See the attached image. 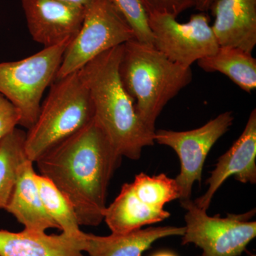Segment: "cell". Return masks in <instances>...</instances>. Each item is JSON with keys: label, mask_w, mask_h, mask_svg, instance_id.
<instances>
[{"label": "cell", "mask_w": 256, "mask_h": 256, "mask_svg": "<svg viewBox=\"0 0 256 256\" xmlns=\"http://www.w3.org/2000/svg\"><path fill=\"white\" fill-rule=\"evenodd\" d=\"M122 159L94 118L36 163L40 174L72 204L80 226H97L104 220L108 188Z\"/></svg>", "instance_id": "cell-1"}, {"label": "cell", "mask_w": 256, "mask_h": 256, "mask_svg": "<svg viewBox=\"0 0 256 256\" xmlns=\"http://www.w3.org/2000/svg\"><path fill=\"white\" fill-rule=\"evenodd\" d=\"M122 45L98 56L80 72L90 92L96 122L120 156L138 160L143 148L156 142V131L146 127L139 117L134 100L121 82L119 64Z\"/></svg>", "instance_id": "cell-2"}, {"label": "cell", "mask_w": 256, "mask_h": 256, "mask_svg": "<svg viewBox=\"0 0 256 256\" xmlns=\"http://www.w3.org/2000/svg\"><path fill=\"white\" fill-rule=\"evenodd\" d=\"M119 75L138 116L153 132L165 106L192 80L191 67L174 63L154 46L136 40L122 45Z\"/></svg>", "instance_id": "cell-3"}, {"label": "cell", "mask_w": 256, "mask_h": 256, "mask_svg": "<svg viewBox=\"0 0 256 256\" xmlns=\"http://www.w3.org/2000/svg\"><path fill=\"white\" fill-rule=\"evenodd\" d=\"M94 118V104L80 70L55 79L42 102L36 122L26 132L25 151L28 159L36 162Z\"/></svg>", "instance_id": "cell-4"}, {"label": "cell", "mask_w": 256, "mask_h": 256, "mask_svg": "<svg viewBox=\"0 0 256 256\" xmlns=\"http://www.w3.org/2000/svg\"><path fill=\"white\" fill-rule=\"evenodd\" d=\"M72 40L44 48L23 60L0 62V94L21 112L20 126L28 130L36 122L44 94L54 82Z\"/></svg>", "instance_id": "cell-5"}, {"label": "cell", "mask_w": 256, "mask_h": 256, "mask_svg": "<svg viewBox=\"0 0 256 256\" xmlns=\"http://www.w3.org/2000/svg\"><path fill=\"white\" fill-rule=\"evenodd\" d=\"M180 198L178 184L165 174L136 175L106 207L104 220L112 234H124L159 223L170 216L164 206Z\"/></svg>", "instance_id": "cell-6"}, {"label": "cell", "mask_w": 256, "mask_h": 256, "mask_svg": "<svg viewBox=\"0 0 256 256\" xmlns=\"http://www.w3.org/2000/svg\"><path fill=\"white\" fill-rule=\"evenodd\" d=\"M132 40V30L110 0H90L82 28L67 47L56 79L80 70L106 50Z\"/></svg>", "instance_id": "cell-7"}, {"label": "cell", "mask_w": 256, "mask_h": 256, "mask_svg": "<svg viewBox=\"0 0 256 256\" xmlns=\"http://www.w3.org/2000/svg\"><path fill=\"white\" fill-rule=\"evenodd\" d=\"M180 203L186 210L182 244H194L203 252L201 256H240L256 238V222L250 220L255 208L220 218L210 216L192 200Z\"/></svg>", "instance_id": "cell-8"}, {"label": "cell", "mask_w": 256, "mask_h": 256, "mask_svg": "<svg viewBox=\"0 0 256 256\" xmlns=\"http://www.w3.org/2000/svg\"><path fill=\"white\" fill-rule=\"evenodd\" d=\"M148 14L154 48L174 63L191 67L201 58L214 54L220 48L205 12L192 15L184 24L178 22L172 15Z\"/></svg>", "instance_id": "cell-9"}, {"label": "cell", "mask_w": 256, "mask_h": 256, "mask_svg": "<svg viewBox=\"0 0 256 256\" xmlns=\"http://www.w3.org/2000/svg\"><path fill=\"white\" fill-rule=\"evenodd\" d=\"M234 120L232 112L227 111L192 130H158L154 132V142L171 148L180 159V174L174 180L180 202L191 200L194 184L196 181L201 183L206 156L215 143L228 130Z\"/></svg>", "instance_id": "cell-10"}, {"label": "cell", "mask_w": 256, "mask_h": 256, "mask_svg": "<svg viewBox=\"0 0 256 256\" xmlns=\"http://www.w3.org/2000/svg\"><path fill=\"white\" fill-rule=\"evenodd\" d=\"M30 36L44 48L74 40L82 28L85 6L62 0H22Z\"/></svg>", "instance_id": "cell-11"}, {"label": "cell", "mask_w": 256, "mask_h": 256, "mask_svg": "<svg viewBox=\"0 0 256 256\" xmlns=\"http://www.w3.org/2000/svg\"><path fill=\"white\" fill-rule=\"evenodd\" d=\"M256 110L250 114L238 139L220 156L215 169L206 180L208 188L196 198L195 204L208 210L216 192L230 176L242 184L256 183Z\"/></svg>", "instance_id": "cell-12"}, {"label": "cell", "mask_w": 256, "mask_h": 256, "mask_svg": "<svg viewBox=\"0 0 256 256\" xmlns=\"http://www.w3.org/2000/svg\"><path fill=\"white\" fill-rule=\"evenodd\" d=\"M212 26L220 46L252 54L256 45V0H216L210 6Z\"/></svg>", "instance_id": "cell-13"}, {"label": "cell", "mask_w": 256, "mask_h": 256, "mask_svg": "<svg viewBox=\"0 0 256 256\" xmlns=\"http://www.w3.org/2000/svg\"><path fill=\"white\" fill-rule=\"evenodd\" d=\"M84 235L0 230V256H84Z\"/></svg>", "instance_id": "cell-14"}, {"label": "cell", "mask_w": 256, "mask_h": 256, "mask_svg": "<svg viewBox=\"0 0 256 256\" xmlns=\"http://www.w3.org/2000/svg\"><path fill=\"white\" fill-rule=\"evenodd\" d=\"M34 162L26 160L20 168L6 212L22 224L25 230L46 232L58 226L46 213L37 184Z\"/></svg>", "instance_id": "cell-15"}, {"label": "cell", "mask_w": 256, "mask_h": 256, "mask_svg": "<svg viewBox=\"0 0 256 256\" xmlns=\"http://www.w3.org/2000/svg\"><path fill=\"white\" fill-rule=\"evenodd\" d=\"M184 232V227L160 226L138 229L127 234H111L108 236L85 233L84 252L88 256H142L143 252L159 239L182 236Z\"/></svg>", "instance_id": "cell-16"}, {"label": "cell", "mask_w": 256, "mask_h": 256, "mask_svg": "<svg viewBox=\"0 0 256 256\" xmlns=\"http://www.w3.org/2000/svg\"><path fill=\"white\" fill-rule=\"evenodd\" d=\"M206 72H220L247 92L256 88V60L252 54L236 47L220 46L214 54L197 62Z\"/></svg>", "instance_id": "cell-17"}, {"label": "cell", "mask_w": 256, "mask_h": 256, "mask_svg": "<svg viewBox=\"0 0 256 256\" xmlns=\"http://www.w3.org/2000/svg\"><path fill=\"white\" fill-rule=\"evenodd\" d=\"M26 132L15 128L0 140V210H6L22 165L28 160Z\"/></svg>", "instance_id": "cell-18"}, {"label": "cell", "mask_w": 256, "mask_h": 256, "mask_svg": "<svg viewBox=\"0 0 256 256\" xmlns=\"http://www.w3.org/2000/svg\"><path fill=\"white\" fill-rule=\"evenodd\" d=\"M36 180L45 210L60 230L70 236H82L84 232L80 229L75 210L66 196L45 176L36 174Z\"/></svg>", "instance_id": "cell-19"}, {"label": "cell", "mask_w": 256, "mask_h": 256, "mask_svg": "<svg viewBox=\"0 0 256 256\" xmlns=\"http://www.w3.org/2000/svg\"><path fill=\"white\" fill-rule=\"evenodd\" d=\"M134 33V40L154 46L148 14L140 0H110Z\"/></svg>", "instance_id": "cell-20"}, {"label": "cell", "mask_w": 256, "mask_h": 256, "mask_svg": "<svg viewBox=\"0 0 256 256\" xmlns=\"http://www.w3.org/2000/svg\"><path fill=\"white\" fill-rule=\"evenodd\" d=\"M149 13H162L175 18L190 8H194L196 0H140Z\"/></svg>", "instance_id": "cell-21"}, {"label": "cell", "mask_w": 256, "mask_h": 256, "mask_svg": "<svg viewBox=\"0 0 256 256\" xmlns=\"http://www.w3.org/2000/svg\"><path fill=\"white\" fill-rule=\"evenodd\" d=\"M20 111L0 94V140L20 126Z\"/></svg>", "instance_id": "cell-22"}, {"label": "cell", "mask_w": 256, "mask_h": 256, "mask_svg": "<svg viewBox=\"0 0 256 256\" xmlns=\"http://www.w3.org/2000/svg\"><path fill=\"white\" fill-rule=\"evenodd\" d=\"M216 0H196L195 9L198 10L201 12L210 10V6L214 4Z\"/></svg>", "instance_id": "cell-23"}, {"label": "cell", "mask_w": 256, "mask_h": 256, "mask_svg": "<svg viewBox=\"0 0 256 256\" xmlns=\"http://www.w3.org/2000/svg\"><path fill=\"white\" fill-rule=\"evenodd\" d=\"M62 1L74 3V4L86 6L90 0H62Z\"/></svg>", "instance_id": "cell-24"}, {"label": "cell", "mask_w": 256, "mask_h": 256, "mask_svg": "<svg viewBox=\"0 0 256 256\" xmlns=\"http://www.w3.org/2000/svg\"><path fill=\"white\" fill-rule=\"evenodd\" d=\"M151 256H178L175 255L174 252H156L154 255Z\"/></svg>", "instance_id": "cell-25"}, {"label": "cell", "mask_w": 256, "mask_h": 256, "mask_svg": "<svg viewBox=\"0 0 256 256\" xmlns=\"http://www.w3.org/2000/svg\"><path fill=\"white\" fill-rule=\"evenodd\" d=\"M252 256H256L255 255H252Z\"/></svg>", "instance_id": "cell-26"}]
</instances>
